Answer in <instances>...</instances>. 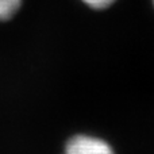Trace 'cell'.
<instances>
[{"label": "cell", "instance_id": "6da1fadb", "mask_svg": "<svg viewBox=\"0 0 154 154\" xmlns=\"http://www.w3.org/2000/svg\"><path fill=\"white\" fill-rule=\"evenodd\" d=\"M65 154H114L111 146L100 138L77 135L66 145Z\"/></svg>", "mask_w": 154, "mask_h": 154}, {"label": "cell", "instance_id": "7a4b0ae2", "mask_svg": "<svg viewBox=\"0 0 154 154\" xmlns=\"http://www.w3.org/2000/svg\"><path fill=\"white\" fill-rule=\"evenodd\" d=\"M23 0H0V20L11 19L19 10Z\"/></svg>", "mask_w": 154, "mask_h": 154}, {"label": "cell", "instance_id": "3957f363", "mask_svg": "<svg viewBox=\"0 0 154 154\" xmlns=\"http://www.w3.org/2000/svg\"><path fill=\"white\" fill-rule=\"evenodd\" d=\"M84 4H87L88 7L93 8V10H104V8L109 7L112 3H115L116 0H81Z\"/></svg>", "mask_w": 154, "mask_h": 154}, {"label": "cell", "instance_id": "277c9868", "mask_svg": "<svg viewBox=\"0 0 154 154\" xmlns=\"http://www.w3.org/2000/svg\"><path fill=\"white\" fill-rule=\"evenodd\" d=\"M153 4H154V0H153Z\"/></svg>", "mask_w": 154, "mask_h": 154}]
</instances>
